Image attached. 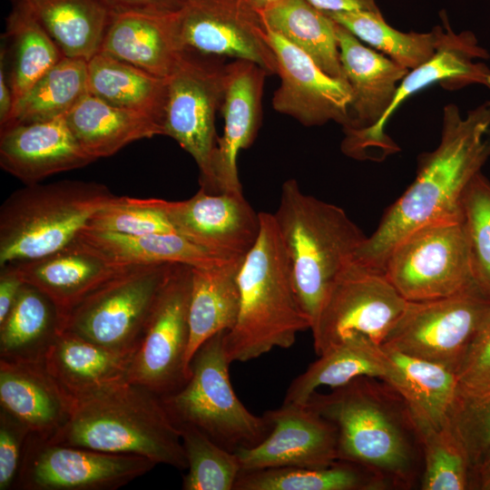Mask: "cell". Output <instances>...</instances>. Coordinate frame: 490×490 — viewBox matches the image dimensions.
<instances>
[{"mask_svg":"<svg viewBox=\"0 0 490 490\" xmlns=\"http://www.w3.org/2000/svg\"><path fill=\"white\" fill-rule=\"evenodd\" d=\"M88 93L116 107L147 115L163 129L168 79L98 53L87 62Z\"/></svg>","mask_w":490,"mask_h":490,"instance_id":"obj_33","label":"cell"},{"mask_svg":"<svg viewBox=\"0 0 490 490\" xmlns=\"http://www.w3.org/2000/svg\"><path fill=\"white\" fill-rule=\"evenodd\" d=\"M9 265L24 283L54 302L60 323L88 294L122 268L107 264L74 241L52 254Z\"/></svg>","mask_w":490,"mask_h":490,"instance_id":"obj_24","label":"cell"},{"mask_svg":"<svg viewBox=\"0 0 490 490\" xmlns=\"http://www.w3.org/2000/svg\"><path fill=\"white\" fill-rule=\"evenodd\" d=\"M244 258L192 267L188 368L194 353L208 338L234 327L240 309L238 276Z\"/></svg>","mask_w":490,"mask_h":490,"instance_id":"obj_30","label":"cell"},{"mask_svg":"<svg viewBox=\"0 0 490 490\" xmlns=\"http://www.w3.org/2000/svg\"><path fill=\"white\" fill-rule=\"evenodd\" d=\"M157 202L179 235L225 260L244 258L260 233V213L243 193L214 194L200 188L188 200Z\"/></svg>","mask_w":490,"mask_h":490,"instance_id":"obj_17","label":"cell"},{"mask_svg":"<svg viewBox=\"0 0 490 490\" xmlns=\"http://www.w3.org/2000/svg\"><path fill=\"white\" fill-rule=\"evenodd\" d=\"M4 34L9 83L15 102L64 56L28 5L14 2Z\"/></svg>","mask_w":490,"mask_h":490,"instance_id":"obj_35","label":"cell"},{"mask_svg":"<svg viewBox=\"0 0 490 490\" xmlns=\"http://www.w3.org/2000/svg\"><path fill=\"white\" fill-rule=\"evenodd\" d=\"M265 70L254 63L235 60L227 64L226 85L220 110L224 131L218 137L212 159L211 193H243L237 159L240 150L249 148L261 122V99Z\"/></svg>","mask_w":490,"mask_h":490,"instance_id":"obj_20","label":"cell"},{"mask_svg":"<svg viewBox=\"0 0 490 490\" xmlns=\"http://www.w3.org/2000/svg\"><path fill=\"white\" fill-rule=\"evenodd\" d=\"M54 302L24 283L10 312L0 323V359L38 361L59 331Z\"/></svg>","mask_w":490,"mask_h":490,"instance_id":"obj_36","label":"cell"},{"mask_svg":"<svg viewBox=\"0 0 490 490\" xmlns=\"http://www.w3.org/2000/svg\"><path fill=\"white\" fill-rule=\"evenodd\" d=\"M64 118L81 148L94 161L132 142L163 135L162 126L152 118L111 105L89 93Z\"/></svg>","mask_w":490,"mask_h":490,"instance_id":"obj_29","label":"cell"},{"mask_svg":"<svg viewBox=\"0 0 490 490\" xmlns=\"http://www.w3.org/2000/svg\"><path fill=\"white\" fill-rule=\"evenodd\" d=\"M155 466L142 456L54 444L30 433L14 489L114 490Z\"/></svg>","mask_w":490,"mask_h":490,"instance_id":"obj_16","label":"cell"},{"mask_svg":"<svg viewBox=\"0 0 490 490\" xmlns=\"http://www.w3.org/2000/svg\"><path fill=\"white\" fill-rule=\"evenodd\" d=\"M336 34L340 62L352 93L350 121L343 129L373 127L389 108L409 70L365 46L338 23Z\"/></svg>","mask_w":490,"mask_h":490,"instance_id":"obj_22","label":"cell"},{"mask_svg":"<svg viewBox=\"0 0 490 490\" xmlns=\"http://www.w3.org/2000/svg\"><path fill=\"white\" fill-rule=\"evenodd\" d=\"M74 241L114 267L163 263L203 267L232 260L213 255L178 233L129 235L83 229Z\"/></svg>","mask_w":490,"mask_h":490,"instance_id":"obj_28","label":"cell"},{"mask_svg":"<svg viewBox=\"0 0 490 490\" xmlns=\"http://www.w3.org/2000/svg\"><path fill=\"white\" fill-rule=\"evenodd\" d=\"M325 14L357 38L379 50L408 70L424 64L436 52V26L428 33H404L390 26L385 21L381 12Z\"/></svg>","mask_w":490,"mask_h":490,"instance_id":"obj_39","label":"cell"},{"mask_svg":"<svg viewBox=\"0 0 490 490\" xmlns=\"http://www.w3.org/2000/svg\"><path fill=\"white\" fill-rule=\"evenodd\" d=\"M305 405L336 426L338 460L368 468L390 487L410 488L422 475L416 424L384 380L359 377L329 393L314 392Z\"/></svg>","mask_w":490,"mask_h":490,"instance_id":"obj_2","label":"cell"},{"mask_svg":"<svg viewBox=\"0 0 490 490\" xmlns=\"http://www.w3.org/2000/svg\"><path fill=\"white\" fill-rule=\"evenodd\" d=\"M191 283V266L172 264L132 357L127 381L159 397L181 388L190 376L186 354Z\"/></svg>","mask_w":490,"mask_h":490,"instance_id":"obj_13","label":"cell"},{"mask_svg":"<svg viewBox=\"0 0 490 490\" xmlns=\"http://www.w3.org/2000/svg\"><path fill=\"white\" fill-rule=\"evenodd\" d=\"M173 12L114 14L99 53L169 78L181 56Z\"/></svg>","mask_w":490,"mask_h":490,"instance_id":"obj_26","label":"cell"},{"mask_svg":"<svg viewBox=\"0 0 490 490\" xmlns=\"http://www.w3.org/2000/svg\"><path fill=\"white\" fill-rule=\"evenodd\" d=\"M226 330L208 338L194 353L190 376L178 390L160 397L173 424L191 426L235 453L261 443L270 433L267 417L250 412L236 396L229 375Z\"/></svg>","mask_w":490,"mask_h":490,"instance_id":"obj_7","label":"cell"},{"mask_svg":"<svg viewBox=\"0 0 490 490\" xmlns=\"http://www.w3.org/2000/svg\"><path fill=\"white\" fill-rule=\"evenodd\" d=\"M260 220L258 239L239 271L238 318L224 336L230 364L258 358L275 348H289L299 332L310 328L273 214L260 212Z\"/></svg>","mask_w":490,"mask_h":490,"instance_id":"obj_4","label":"cell"},{"mask_svg":"<svg viewBox=\"0 0 490 490\" xmlns=\"http://www.w3.org/2000/svg\"><path fill=\"white\" fill-rule=\"evenodd\" d=\"M268 30L307 54L333 78L347 81L340 62L337 23L306 0H284L260 12Z\"/></svg>","mask_w":490,"mask_h":490,"instance_id":"obj_34","label":"cell"},{"mask_svg":"<svg viewBox=\"0 0 490 490\" xmlns=\"http://www.w3.org/2000/svg\"><path fill=\"white\" fill-rule=\"evenodd\" d=\"M113 14L145 13L164 14L176 11L178 0H104Z\"/></svg>","mask_w":490,"mask_h":490,"instance_id":"obj_47","label":"cell"},{"mask_svg":"<svg viewBox=\"0 0 490 490\" xmlns=\"http://www.w3.org/2000/svg\"><path fill=\"white\" fill-rule=\"evenodd\" d=\"M273 217L311 328L330 286L367 236L342 208L302 192L295 179L283 182Z\"/></svg>","mask_w":490,"mask_h":490,"instance_id":"obj_5","label":"cell"},{"mask_svg":"<svg viewBox=\"0 0 490 490\" xmlns=\"http://www.w3.org/2000/svg\"><path fill=\"white\" fill-rule=\"evenodd\" d=\"M407 304L382 270L354 260L330 286L311 325L317 356L353 336L382 346Z\"/></svg>","mask_w":490,"mask_h":490,"instance_id":"obj_12","label":"cell"},{"mask_svg":"<svg viewBox=\"0 0 490 490\" xmlns=\"http://www.w3.org/2000/svg\"><path fill=\"white\" fill-rule=\"evenodd\" d=\"M178 1H179V2L181 3V2H183V1H185V0H178Z\"/></svg>","mask_w":490,"mask_h":490,"instance_id":"obj_54","label":"cell"},{"mask_svg":"<svg viewBox=\"0 0 490 490\" xmlns=\"http://www.w3.org/2000/svg\"><path fill=\"white\" fill-rule=\"evenodd\" d=\"M390 488L359 465L338 460L322 468L284 466L240 472L233 490H379Z\"/></svg>","mask_w":490,"mask_h":490,"instance_id":"obj_37","label":"cell"},{"mask_svg":"<svg viewBox=\"0 0 490 490\" xmlns=\"http://www.w3.org/2000/svg\"><path fill=\"white\" fill-rule=\"evenodd\" d=\"M84 229L129 235L177 233L157 199L114 196Z\"/></svg>","mask_w":490,"mask_h":490,"instance_id":"obj_43","label":"cell"},{"mask_svg":"<svg viewBox=\"0 0 490 490\" xmlns=\"http://www.w3.org/2000/svg\"><path fill=\"white\" fill-rule=\"evenodd\" d=\"M477 485L480 489L490 490V476L482 480Z\"/></svg>","mask_w":490,"mask_h":490,"instance_id":"obj_53","label":"cell"},{"mask_svg":"<svg viewBox=\"0 0 490 490\" xmlns=\"http://www.w3.org/2000/svg\"><path fill=\"white\" fill-rule=\"evenodd\" d=\"M450 426L473 466L490 447V393L477 398H459Z\"/></svg>","mask_w":490,"mask_h":490,"instance_id":"obj_44","label":"cell"},{"mask_svg":"<svg viewBox=\"0 0 490 490\" xmlns=\"http://www.w3.org/2000/svg\"><path fill=\"white\" fill-rule=\"evenodd\" d=\"M15 105L13 92L9 83L5 55L1 48L0 53V126L10 119Z\"/></svg>","mask_w":490,"mask_h":490,"instance_id":"obj_50","label":"cell"},{"mask_svg":"<svg viewBox=\"0 0 490 490\" xmlns=\"http://www.w3.org/2000/svg\"><path fill=\"white\" fill-rule=\"evenodd\" d=\"M47 441L188 468L180 430L161 397L129 381L72 397L66 421Z\"/></svg>","mask_w":490,"mask_h":490,"instance_id":"obj_3","label":"cell"},{"mask_svg":"<svg viewBox=\"0 0 490 490\" xmlns=\"http://www.w3.org/2000/svg\"><path fill=\"white\" fill-rule=\"evenodd\" d=\"M87 93V61L64 57L15 102L9 121L0 127L64 116Z\"/></svg>","mask_w":490,"mask_h":490,"instance_id":"obj_38","label":"cell"},{"mask_svg":"<svg viewBox=\"0 0 490 490\" xmlns=\"http://www.w3.org/2000/svg\"><path fill=\"white\" fill-rule=\"evenodd\" d=\"M461 212L475 280L490 298V181L481 172L466 189Z\"/></svg>","mask_w":490,"mask_h":490,"instance_id":"obj_42","label":"cell"},{"mask_svg":"<svg viewBox=\"0 0 490 490\" xmlns=\"http://www.w3.org/2000/svg\"><path fill=\"white\" fill-rule=\"evenodd\" d=\"M383 348L388 358L383 380L404 399L416 426L435 429L449 426L458 399L456 373L439 364Z\"/></svg>","mask_w":490,"mask_h":490,"instance_id":"obj_27","label":"cell"},{"mask_svg":"<svg viewBox=\"0 0 490 490\" xmlns=\"http://www.w3.org/2000/svg\"><path fill=\"white\" fill-rule=\"evenodd\" d=\"M93 161L79 145L64 116L0 127V166L25 185Z\"/></svg>","mask_w":490,"mask_h":490,"instance_id":"obj_21","label":"cell"},{"mask_svg":"<svg viewBox=\"0 0 490 490\" xmlns=\"http://www.w3.org/2000/svg\"><path fill=\"white\" fill-rule=\"evenodd\" d=\"M13 1L15 2V1H18V0H13Z\"/></svg>","mask_w":490,"mask_h":490,"instance_id":"obj_55","label":"cell"},{"mask_svg":"<svg viewBox=\"0 0 490 490\" xmlns=\"http://www.w3.org/2000/svg\"><path fill=\"white\" fill-rule=\"evenodd\" d=\"M388 358L382 348L362 336L341 340L318 356L287 389L283 403L305 405L321 387L336 388L359 377L384 379Z\"/></svg>","mask_w":490,"mask_h":490,"instance_id":"obj_32","label":"cell"},{"mask_svg":"<svg viewBox=\"0 0 490 490\" xmlns=\"http://www.w3.org/2000/svg\"><path fill=\"white\" fill-rule=\"evenodd\" d=\"M223 57L182 52L168 79L163 135L175 140L195 160L201 188L212 190V159L218 136L215 116L226 85Z\"/></svg>","mask_w":490,"mask_h":490,"instance_id":"obj_11","label":"cell"},{"mask_svg":"<svg viewBox=\"0 0 490 490\" xmlns=\"http://www.w3.org/2000/svg\"><path fill=\"white\" fill-rule=\"evenodd\" d=\"M173 263L122 267L88 294L59 330L122 352H134Z\"/></svg>","mask_w":490,"mask_h":490,"instance_id":"obj_9","label":"cell"},{"mask_svg":"<svg viewBox=\"0 0 490 490\" xmlns=\"http://www.w3.org/2000/svg\"><path fill=\"white\" fill-rule=\"evenodd\" d=\"M417 429L423 452L420 488L423 490L469 488L471 465L451 426L441 429L417 426Z\"/></svg>","mask_w":490,"mask_h":490,"instance_id":"obj_41","label":"cell"},{"mask_svg":"<svg viewBox=\"0 0 490 490\" xmlns=\"http://www.w3.org/2000/svg\"><path fill=\"white\" fill-rule=\"evenodd\" d=\"M133 352H122L59 330L41 359L71 397L127 381Z\"/></svg>","mask_w":490,"mask_h":490,"instance_id":"obj_25","label":"cell"},{"mask_svg":"<svg viewBox=\"0 0 490 490\" xmlns=\"http://www.w3.org/2000/svg\"><path fill=\"white\" fill-rule=\"evenodd\" d=\"M18 1L28 5L64 57L87 62L100 52L114 15L104 0Z\"/></svg>","mask_w":490,"mask_h":490,"instance_id":"obj_31","label":"cell"},{"mask_svg":"<svg viewBox=\"0 0 490 490\" xmlns=\"http://www.w3.org/2000/svg\"><path fill=\"white\" fill-rule=\"evenodd\" d=\"M472 471L475 475L478 484L490 476V447L473 466Z\"/></svg>","mask_w":490,"mask_h":490,"instance_id":"obj_51","label":"cell"},{"mask_svg":"<svg viewBox=\"0 0 490 490\" xmlns=\"http://www.w3.org/2000/svg\"><path fill=\"white\" fill-rule=\"evenodd\" d=\"M263 415L271 431L259 445L235 452L240 472L284 466L322 468L338 461L336 426L307 405L283 403Z\"/></svg>","mask_w":490,"mask_h":490,"instance_id":"obj_19","label":"cell"},{"mask_svg":"<svg viewBox=\"0 0 490 490\" xmlns=\"http://www.w3.org/2000/svg\"><path fill=\"white\" fill-rule=\"evenodd\" d=\"M0 405L30 433L48 440L66 421L72 397L41 360L0 359Z\"/></svg>","mask_w":490,"mask_h":490,"instance_id":"obj_23","label":"cell"},{"mask_svg":"<svg viewBox=\"0 0 490 490\" xmlns=\"http://www.w3.org/2000/svg\"><path fill=\"white\" fill-rule=\"evenodd\" d=\"M114 196L103 184L71 180L14 191L0 207V267L70 245Z\"/></svg>","mask_w":490,"mask_h":490,"instance_id":"obj_6","label":"cell"},{"mask_svg":"<svg viewBox=\"0 0 490 490\" xmlns=\"http://www.w3.org/2000/svg\"><path fill=\"white\" fill-rule=\"evenodd\" d=\"M268 32L280 78L272 96L273 109L306 126L333 121L347 127L352 101L348 83L329 76L302 50L281 35Z\"/></svg>","mask_w":490,"mask_h":490,"instance_id":"obj_18","label":"cell"},{"mask_svg":"<svg viewBox=\"0 0 490 490\" xmlns=\"http://www.w3.org/2000/svg\"><path fill=\"white\" fill-rule=\"evenodd\" d=\"M490 310L479 287L436 299L407 301L382 347L457 370Z\"/></svg>","mask_w":490,"mask_h":490,"instance_id":"obj_14","label":"cell"},{"mask_svg":"<svg viewBox=\"0 0 490 490\" xmlns=\"http://www.w3.org/2000/svg\"><path fill=\"white\" fill-rule=\"evenodd\" d=\"M256 10L262 12L267 10L284 0H247Z\"/></svg>","mask_w":490,"mask_h":490,"instance_id":"obj_52","label":"cell"},{"mask_svg":"<svg viewBox=\"0 0 490 490\" xmlns=\"http://www.w3.org/2000/svg\"><path fill=\"white\" fill-rule=\"evenodd\" d=\"M173 25L181 53L249 61L268 75L278 72L262 16L247 0H185Z\"/></svg>","mask_w":490,"mask_h":490,"instance_id":"obj_15","label":"cell"},{"mask_svg":"<svg viewBox=\"0 0 490 490\" xmlns=\"http://www.w3.org/2000/svg\"><path fill=\"white\" fill-rule=\"evenodd\" d=\"M324 13L380 12L375 0H306Z\"/></svg>","mask_w":490,"mask_h":490,"instance_id":"obj_49","label":"cell"},{"mask_svg":"<svg viewBox=\"0 0 490 490\" xmlns=\"http://www.w3.org/2000/svg\"><path fill=\"white\" fill-rule=\"evenodd\" d=\"M188 473L183 490H233L241 471L235 453L221 447L191 426H179Z\"/></svg>","mask_w":490,"mask_h":490,"instance_id":"obj_40","label":"cell"},{"mask_svg":"<svg viewBox=\"0 0 490 490\" xmlns=\"http://www.w3.org/2000/svg\"><path fill=\"white\" fill-rule=\"evenodd\" d=\"M383 272L407 301L446 298L478 287L462 214L406 235L387 255Z\"/></svg>","mask_w":490,"mask_h":490,"instance_id":"obj_8","label":"cell"},{"mask_svg":"<svg viewBox=\"0 0 490 490\" xmlns=\"http://www.w3.org/2000/svg\"><path fill=\"white\" fill-rule=\"evenodd\" d=\"M29 434L24 424L0 407V490L14 489Z\"/></svg>","mask_w":490,"mask_h":490,"instance_id":"obj_46","label":"cell"},{"mask_svg":"<svg viewBox=\"0 0 490 490\" xmlns=\"http://www.w3.org/2000/svg\"><path fill=\"white\" fill-rule=\"evenodd\" d=\"M456 375L459 398H477L490 393V310Z\"/></svg>","mask_w":490,"mask_h":490,"instance_id":"obj_45","label":"cell"},{"mask_svg":"<svg viewBox=\"0 0 490 490\" xmlns=\"http://www.w3.org/2000/svg\"><path fill=\"white\" fill-rule=\"evenodd\" d=\"M440 15L442 24L436 25L437 44L434 55L409 70L400 82L389 108L375 126L344 130L341 150L346 155L358 160H378L397 152V145L385 132L388 119L405 100L433 83L451 91L470 84H481L490 90V67L479 61L487 59L488 52L479 45L472 32L455 33L445 11Z\"/></svg>","mask_w":490,"mask_h":490,"instance_id":"obj_10","label":"cell"},{"mask_svg":"<svg viewBox=\"0 0 490 490\" xmlns=\"http://www.w3.org/2000/svg\"><path fill=\"white\" fill-rule=\"evenodd\" d=\"M490 158V102L465 117L454 103L444 107L438 146L418 158L415 181L387 210L365 239L355 260L383 271L395 245L411 231L460 216L466 187Z\"/></svg>","mask_w":490,"mask_h":490,"instance_id":"obj_1","label":"cell"},{"mask_svg":"<svg viewBox=\"0 0 490 490\" xmlns=\"http://www.w3.org/2000/svg\"><path fill=\"white\" fill-rule=\"evenodd\" d=\"M24 284L11 265L0 267V323L10 312Z\"/></svg>","mask_w":490,"mask_h":490,"instance_id":"obj_48","label":"cell"}]
</instances>
